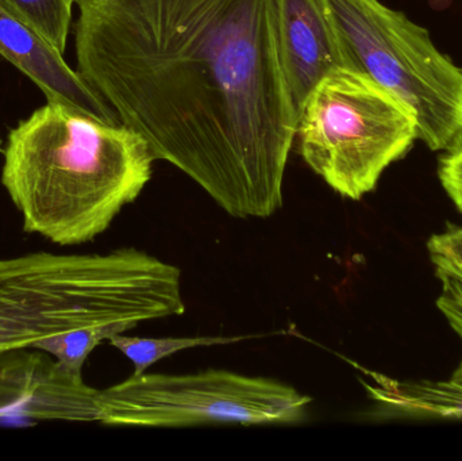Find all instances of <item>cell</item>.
Instances as JSON below:
<instances>
[{"instance_id":"obj_1","label":"cell","mask_w":462,"mask_h":461,"mask_svg":"<svg viewBox=\"0 0 462 461\" xmlns=\"http://www.w3.org/2000/svg\"><path fill=\"white\" fill-rule=\"evenodd\" d=\"M76 70L236 218L282 208L298 111L277 0H76Z\"/></svg>"},{"instance_id":"obj_2","label":"cell","mask_w":462,"mask_h":461,"mask_svg":"<svg viewBox=\"0 0 462 461\" xmlns=\"http://www.w3.org/2000/svg\"><path fill=\"white\" fill-rule=\"evenodd\" d=\"M3 156L2 184L24 232L61 246L103 235L140 197L156 161L129 127L48 100L10 130Z\"/></svg>"},{"instance_id":"obj_3","label":"cell","mask_w":462,"mask_h":461,"mask_svg":"<svg viewBox=\"0 0 462 461\" xmlns=\"http://www.w3.org/2000/svg\"><path fill=\"white\" fill-rule=\"evenodd\" d=\"M184 311L180 270L135 248L0 259V354L70 329L135 327Z\"/></svg>"},{"instance_id":"obj_4","label":"cell","mask_w":462,"mask_h":461,"mask_svg":"<svg viewBox=\"0 0 462 461\" xmlns=\"http://www.w3.org/2000/svg\"><path fill=\"white\" fill-rule=\"evenodd\" d=\"M345 68L365 73L417 116L418 140L436 152L462 145V68L430 32L380 0H320Z\"/></svg>"},{"instance_id":"obj_5","label":"cell","mask_w":462,"mask_h":461,"mask_svg":"<svg viewBox=\"0 0 462 461\" xmlns=\"http://www.w3.org/2000/svg\"><path fill=\"white\" fill-rule=\"evenodd\" d=\"M296 138L304 162L352 200L376 189L383 172L418 140L414 111L365 73L338 68L309 95Z\"/></svg>"},{"instance_id":"obj_6","label":"cell","mask_w":462,"mask_h":461,"mask_svg":"<svg viewBox=\"0 0 462 461\" xmlns=\"http://www.w3.org/2000/svg\"><path fill=\"white\" fill-rule=\"evenodd\" d=\"M97 403L105 425L187 428L299 424L306 420L311 398L273 379L206 370L132 375L99 390Z\"/></svg>"},{"instance_id":"obj_7","label":"cell","mask_w":462,"mask_h":461,"mask_svg":"<svg viewBox=\"0 0 462 461\" xmlns=\"http://www.w3.org/2000/svg\"><path fill=\"white\" fill-rule=\"evenodd\" d=\"M99 390L53 356L24 346L0 354V424L99 422Z\"/></svg>"},{"instance_id":"obj_8","label":"cell","mask_w":462,"mask_h":461,"mask_svg":"<svg viewBox=\"0 0 462 461\" xmlns=\"http://www.w3.org/2000/svg\"><path fill=\"white\" fill-rule=\"evenodd\" d=\"M0 57L29 78L48 102L68 106L105 124H121L110 106L68 65L64 54L2 3Z\"/></svg>"},{"instance_id":"obj_9","label":"cell","mask_w":462,"mask_h":461,"mask_svg":"<svg viewBox=\"0 0 462 461\" xmlns=\"http://www.w3.org/2000/svg\"><path fill=\"white\" fill-rule=\"evenodd\" d=\"M277 18L282 65L299 114L315 87L345 68L344 56L320 0H277Z\"/></svg>"},{"instance_id":"obj_10","label":"cell","mask_w":462,"mask_h":461,"mask_svg":"<svg viewBox=\"0 0 462 461\" xmlns=\"http://www.w3.org/2000/svg\"><path fill=\"white\" fill-rule=\"evenodd\" d=\"M357 368L371 378L372 382L361 383L376 403L380 417L462 420V381L458 379L401 382Z\"/></svg>"},{"instance_id":"obj_11","label":"cell","mask_w":462,"mask_h":461,"mask_svg":"<svg viewBox=\"0 0 462 461\" xmlns=\"http://www.w3.org/2000/svg\"><path fill=\"white\" fill-rule=\"evenodd\" d=\"M250 337L252 336L143 338L119 333V335L113 336L108 343L133 363L134 365L133 375L137 376L145 373L149 367L156 364L160 360L172 356L178 352L199 348V346H229V344L239 343V341Z\"/></svg>"},{"instance_id":"obj_12","label":"cell","mask_w":462,"mask_h":461,"mask_svg":"<svg viewBox=\"0 0 462 461\" xmlns=\"http://www.w3.org/2000/svg\"><path fill=\"white\" fill-rule=\"evenodd\" d=\"M132 329H134V327L129 324L79 327V329H70L41 338L32 344V348L46 352L62 367L83 375L84 363L97 346H100L103 341L110 340L113 336L129 332Z\"/></svg>"},{"instance_id":"obj_13","label":"cell","mask_w":462,"mask_h":461,"mask_svg":"<svg viewBox=\"0 0 462 461\" xmlns=\"http://www.w3.org/2000/svg\"><path fill=\"white\" fill-rule=\"evenodd\" d=\"M57 51L65 53L76 0H0Z\"/></svg>"},{"instance_id":"obj_14","label":"cell","mask_w":462,"mask_h":461,"mask_svg":"<svg viewBox=\"0 0 462 461\" xmlns=\"http://www.w3.org/2000/svg\"><path fill=\"white\" fill-rule=\"evenodd\" d=\"M428 249L436 272L448 273L462 281V227L433 235Z\"/></svg>"},{"instance_id":"obj_15","label":"cell","mask_w":462,"mask_h":461,"mask_svg":"<svg viewBox=\"0 0 462 461\" xmlns=\"http://www.w3.org/2000/svg\"><path fill=\"white\" fill-rule=\"evenodd\" d=\"M436 273L442 283V291L437 300V306L453 330L462 338V281L448 273Z\"/></svg>"},{"instance_id":"obj_16","label":"cell","mask_w":462,"mask_h":461,"mask_svg":"<svg viewBox=\"0 0 462 461\" xmlns=\"http://www.w3.org/2000/svg\"><path fill=\"white\" fill-rule=\"evenodd\" d=\"M445 153L439 162V180L458 210H462V145Z\"/></svg>"},{"instance_id":"obj_17","label":"cell","mask_w":462,"mask_h":461,"mask_svg":"<svg viewBox=\"0 0 462 461\" xmlns=\"http://www.w3.org/2000/svg\"><path fill=\"white\" fill-rule=\"evenodd\" d=\"M2 143H3L2 137H0V149H2Z\"/></svg>"},{"instance_id":"obj_18","label":"cell","mask_w":462,"mask_h":461,"mask_svg":"<svg viewBox=\"0 0 462 461\" xmlns=\"http://www.w3.org/2000/svg\"><path fill=\"white\" fill-rule=\"evenodd\" d=\"M460 211H461V213H462V210H460Z\"/></svg>"}]
</instances>
